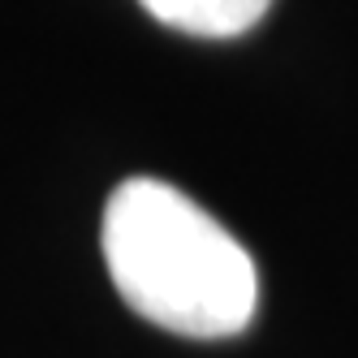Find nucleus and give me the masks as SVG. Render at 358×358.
<instances>
[{
  "label": "nucleus",
  "mask_w": 358,
  "mask_h": 358,
  "mask_svg": "<svg viewBox=\"0 0 358 358\" xmlns=\"http://www.w3.org/2000/svg\"><path fill=\"white\" fill-rule=\"evenodd\" d=\"M104 264L134 315L216 341L255 315V259L190 194L160 177H125L104 203Z\"/></svg>",
  "instance_id": "f257e3e1"
},
{
  "label": "nucleus",
  "mask_w": 358,
  "mask_h": 358,
  "mask_svg": "<svg viewBox=\"0 0 358 358\" xmlns=\"http://www.w3.org/2000/svg\"><path fill=\"white\" fill-rule=\"evenodd\" d=\"M138 5L173 31L199 39H234L272 9V0H138Z\"/></svg>",
  "instance_id": "f03ea898"
}]
</instances>
